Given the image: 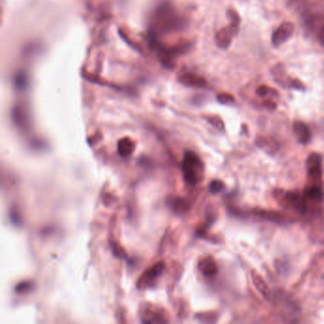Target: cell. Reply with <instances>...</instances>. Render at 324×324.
<instances>
[{
  "label": "cell",
  "instance_id": "1",
  "mask_svg": "<svg viewBox=\"0 0 324 324\" xmlns=\"http://www.w3.org/2000/svg\"><path fill=\"white\" fill-rule=\"evenodd\" d=\"M187 21L176 8L169 1H163L151 15L149 35L157 36H164L180 32L186 26Z\"/></svg>",
  "mask_w": 324,
  "mask_h": 324
},
{
  "label": "cell",
  "instance_id": "2",
  "mask_svg": "<svg viewBox=\"0 0 324 324\" xmlns=\"http://www.w3.org/2000/svg\"><path fill=\"white\" fill-rule=\"evenodd\" d=\"M182 169L183 179L188 184L195 185L201 182L204 175V164L196 153L192 151L184 153Z\"/></svg>",
  "mask_w": 324,
  "mask_h": 324
},
{
  "label": "cell",
  "instance_id": "3",
  "mask_svg": "<svg viewBox=\"0 0 324 324\" xmlns=\"http://www.w3.org/2000/svg\"><path fill=\"white\" fill-rule=\"evenodd\" d=\"M307 177L312 183H320L322 178V157L318 153H312L306 161Z\"/></svg>",
  "mask_w": 324,
  "mask_h": 324
},
{
  "label": "cell",
  "instance_id": "4",
  "mask_svg": "<svg viewBox=\"0 0 324 324\" xmlns=\"http://www.w3.org/2000/svg\"><path fill=\"white\" fill-rule=\"evenodd\" d=\"M283 201L285 203V205L292 208L293 210L304 214L307 210V204H306V199L304 196H302L298 192H285L283 194Z\"/></svg>",
  "mask_w": 324,
  "mask_h": 324
},
{
  "label": "cell",
  "instance_id": "5",
  "mask_svg": "<svg viewBox=\"0 0 324 324\" xmlns=\"http://www.w3.org/2000/svg\"><path fill=\"white\" fill-rule=\"evenodd\" d=\"M294 33V25L290 22L282 23L279 28L276 30L272 36V44L275 47H279L282 44L287 41Z\"/></svg>",
  "mask_w": 324,
  "mask_h": 324
},
{
  "label": "cell",
  "instance_id": "6",
  "mask_svg": "<svg viewBox=\"0 0 324 324\" xmlns=\"http://www.w3.org/2000/svg\"><path fill=\"white\" fill-rule=\"evenodd\" d=\"M178 81L183 86L191 88H205L207 85L206 80L203 76L194 72H184L179 75Z\"/></svg>",
  "mask_w": 324,
  "mask_h": 324
},
{
  "label": "cell",
  "instance_id": "7",
  "mask_svg": "<svg viewBox=\"0 0 324 324\" xmlns=\"http://www.w3.org/2000/svg\"><path fill=\"white\" fill-rule=\"evenodd\" d=\"M165 267H166V265H165V263L163 261L157 262L152 267L149 268L144 275L142 276L138 285L139 286H144L148 282H151L152 281L156 280L159 276L162 274Z\"/></svg>",
  "mask_w": 324,
  "mask_h": 324
},
{
  "label": "cell",
  "instance_id": "8",
  "mask_svg": "<svg viewBox=\"0 0 324 324\" xmlns=\"http://www.w3.org/2000/svg\"><path fill=\"white\" fill-rule=\"evenodd\" d=\"M323 191L321 188L320 183H312L304 190L303 196L306 201H311L314 203H319L323 200Z\"/></svg>",
  "mask_w": 324,
  "mask_h": 324
},
{
  "label": "cell",
  "instance_id": "9",
  "mask_svg": "<svg viewBox=\"0 0 324 324\" xmlns=\"http://www.w3.org/2000/svg\"><path fill=\"white\" fill-rule=\"evenodd\" d=\"M199 270L205 277H213L217 274L218 267L215 260L212 257H205L198 264Z\"/></svg>",
  "mask_w": 324,
  "mask_h": 324
},
{
  "label": "cell",
  "instance_id": "10",
  "mask_svg": "<svg viewBox=\"0 0 324 324\" xmlns=\"http://www.w3.org/2000/svg\"><path fill=\"white\" fill-rule=\"evenodd\" d=\"M233 36L235 35L231 31V29L229 28V26L221 29L216 33V36H215L216 44L221 49H226L231 44Z\"/></svg>",
  "mask_w": 324,
  "mask_h": 324
},
{
  "label": "cell",
  "instance_id": "11",
  "mask_svg": "<svg viewBox=\"0 0 324 324\" xmlns=\"http://www.w3.org/2000/svg\"><path fill=\"white\" fill-rule=\"evenodd\" d=\"M294 133L296 135L298 141L303 145L308 144L311 140V131L307 125H305L303 122H295L294 126Z\"/></svg>",
  "mask_w": 324,
  "mask_h": 324
},
{
  "label": "cell",
  "instance_id": "12",
  "mask_svg": "<svg viewBox=\"0 0 324 324\" xmlns=\"http://www.w3.org/2000/svg\"><path fill=\"white\" fill-rule=\"evenodd\" d=\"M12 116H13V120H14V124L17 127H21V128H26V127H28V113L26 112V110L23 106H14Z\"/></svg>",
  "mask_w": 324,
  "mask_h": 324
},
{
  "label": "cell",
  "instance_id": "13",
  "mask_svg": "<svg viewBox=\"0 0 324 324\" xmlns=\"http://www.w3.org/2000/svg\"><path fill=\"white\" fill-rule=\"evenodd\" d=\"M252 281H253L255 287L260 292L261 296H263L265 300H269L271 298V291L268 287L267 283L261 278V276L253 271L252 272Z\"/></svg>",
  "mask_w": 324,
  "mask_h": 324
},
{
  "label": "cell",
  "instance_id": "14",
  "mask_svg": "<svg viewBox=\"0 0 324 324\" xmlns=\"http://www.w3.org/2000/svg\"><path fill=\"white\" fill-rule=\"evenodd\" d=\"M134 148H135V144L128 137H125V138L119 140L118 145H117L118 153L122 157H127V156L131 155L133 153Z\"/></svg>",
  "mask_w": 324,
  "mask_h": 324
},
{
  "label": "cell",
  "instance_id": "15",
  "mask_svg": "<svg viewBox=\"0 0 324 324\" xmlns=\"http://www.w3.org/2000/svg\"><path fill=\"white\" fill-rule=\"evenodd\" d=\"M163 316L160 313H156L155 311H147L144 318H143V322L146 323H154V322H167V319L163 318Z\"/></svg>",
  "mask_w": 324,
  "mask_h": 324
},
{
  "label": "cell",
  "instance_id": "16",
  "mask_svg": "<svg viewBox=\"0 0 324 324\" xmlns=\"http://www.w3.org/2000/svg\"><path fill=\"white\" fill-rule=\"evenodd\" d=\"M14 84L15 89H17L19 91H24L28 87V75L25 72H18L14 76Z\"/></svg>",
  "mask_w": 324,
  "mask_h": 324
},
{
  "label": "cell",
  "instance_id": "17",
  "mask_svg": "<svg viewBox=\"0 0 324 324\" xmlns=\"http://www.w3.org/2000/svg\"><path fill=\"white\" fill-rule=\"evenodd\" d=\"M255 213L261 217V218L266 219L268 221H272V222H277L280 223L282 220H284V216H282V214L274 211H266V210H260V211H255Z\"/></svg>",
  "mask_w": 324,
  "mask_h": 324
},
{
  "label": "cell",
  "instance_id": "18",
  "mask_svg": "<svg viewBox=\"0 0 324 324\" xmlns=\"http://www.w3.org/2000/svg\"><path fill=\"white\" fill-rule=\"evenodd\" d=\"M227 15H228V18L230 20V25H229V28L231 29L234 35L237 34L238 30H239V25H240V17L238 14L234 11V10H229L227 12Z\"/></svg>",
  "mask_w": 324,
  "mask_h": 324
},
{
  "label": "cell",
  "instance_id": "19",
  "mask_svg": "<svg viewBox=\"0 0 324 324\" xmlns=\"http://www.w3.org/2000/svg\"><path fill=\"white\" fill-rule=\"evenodd\" d=\"M171 206L175 211L180 212V213L187 211L190 209L188 202L185 201L184 199H174L171 202Z\"/></svg>",
  "mask_w": 324,
  "mask_h": 324
},
{
  "label": "cell",
  "instance_id": "20",
  "mask_svg": "<svg viewBox=\"0 0 324 324\" xmlns=\"http://www.w3.org/2000/svg\"><path fill=\"white\" fill-rule=\"evenodd\" d=\"M34 283L32 282H22L15 286V291L17 294H26L34 288Z\"/></svg>",
  "mask_w": 324,
  "mask_h": 324
},
{
  "label": "cell",
  "instance_id": "21",
  "mask_svg": "<svg viewBox=\"0 0 324 324\" xmlns=\"http://www.w3.org/2000/svg\"><path fill=\"white\" fill-rule=\"evenodd\" d=\"M225 190V183L219 180H214L209 183V191L211 194H218Z\"/></svg>",
  "mask_w": 324,
  "mask_h": 324
},
{
  "label": "cell",
  "instance_id": "22",
  "mask_svg": "<svg viewBox=\"0 0 324 324\" xmlns=\"http://www.w3.org/2000/svg\"><path fill=\"white\" fill-rule=\"evenodd\" d=\"M10 220L12 221V223L15 226L21 225V215H20V213H19L18 209L16 207H14V208L11 209V211H10Z\"/></svg>",
  "mask_w": 324,
  "mask_h": 324
},
{
  "label": "cell",
  "instance_id": "23",
  "mask_svg": "<svg viewBox=\"0 0 324 324\" xmlns=\"http://www.w3.org/2000/svg\"><path fill=\"white\" fill-rule=\"evenodd\" d=\"M217 100H218L220 103L225 104V105L230 104V103H233V102L235 101V99H234V97H233L231 94L226 93V92L219 93L218 95H217Z\"/></svg>",
  "mask_w": 324,
  "mask_h": 324
},
{
  "label": "cell",
  "instance_id": "24",
  "mask_svg": "<svg viewBox=\"0 0 324 324\" xmlns=\"http://www.w3.org/2000/svg\"><path fill=\"white\" fill-rule=\"evenodd\" d=\"M207 120H208V122H209L211 125H213V126L215 127H217V128L220 129V130H223V129H224V127H225L224 122H223V120H222L221 118H219V117L212 116V117L207 118Z\"/></svg>",
  "mask_w": 324,
  "mask_h": 324
},
{
  "label": "cell",
  "instance_id": "25",
  "mask_svg": "<svg viewBox=\"0 0 324 324\" xmlns=\"http://www.w3.org/2000/svg\"><path fill=\"white\" fill-rule=\"evenodd\" d=\"M268 92H269V89L265 86H261L257 90V94L260 96H265Z\"/></svg>",
  "mask_w": 324,
  "mask_h": 324
},
{
  "label": "cell",
  "instance_id": "26",
  "mask_svg": "<svg viewBox=\"0 0 324 324\" xmlns=\"http://www.w3.org/2000/svg\"><path fill=\"white\" fill-rule=\"evenodd\" d=\"M113 252L115 255H117L118 257H123L125 253H124V250L121 248L119 246H117V245H115L114 244V246H113Z\"/></svg>",
  "mask_w": 324,
  "mask_h": 324
},
{
  "label": "cell",
  "instance_id": "27",
  "mask_svg": "<svg viewBox=\"0 0 324 324\" xmlns=\"http://www.w3.org/2000/svg\"><path fill=\"white\" fill-rule=\"evenodd\" d=\"M318 40H319V43L324 46V26L321 28V30L319 31V33H318Z\"/></svg>",
  "mask_w": 324,
  "mask_h": 324
},
{
  "label": "cell",
  "instance_id": "28",
  "mask_svg": "<svg viewBox=\"0 0 324 324\" xmlns=\"http://www.w3.org/2000/svg\"><path fill=\"white\" fill-rule=\"evenodd\" d=\"M264 106L268 107V109H270V110H275L276 109V104L274 102H272V101H266V102H264Z\"/></svg>",
  "mask_w": 324,
  "mask_h": 324
},
{
  "label": "cell",
  "instance_id": "29",
  "mask_svg": "<svg viewBox=\"0 0 324 324\" xmlns=\"http://www.w3.org/2000/svg\"><path fill=\"white\" fill-rule=\"evenodd\" d=\"M302 83L300 82V81H296V80H294L293 82H292V86L294 87V88H296L298 90H301L302 89Z\"/></svg>",
  "mask_w": 324,
  "mask_h": 324
}]
</instances>
